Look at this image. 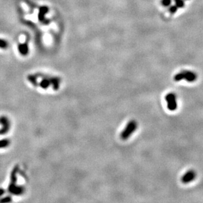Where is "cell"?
I'll return each instance as SVG.
<instances>
[{
    "mask_svg": "<svg viewBox=\"0 0 203 203\" xmlns=\"http://www.w3.org/2000/svg\"><path fill=\"white\" fill-rule=\"evenodd\" d=\"M176 3V5L178 8H183L185 6L184 0H174Z\"/></svg>",
    "mask_w": 203,
    "mask_h": 203,
    "instance_id": "7",
    "label": "cell"
},
{
    "mask_svg": "<svg viewBox=\"0 0 203 203\" xmlns=\"http://www.w3.org/2000/svg\"><path fill=\"white\" fill-rule=\"evenodd\" d=\"M172 0H161V4L164 7H169L171 5Z\"/></svg>",
    "mask_w": 203,
    "mask_h": 203,
    "instance_id": "9",
    "label": "cell"
},
{
    "mask_svg": "<svg viewBox=\"0 0 203 203\" xmlns=\"http://www.w3.org/2000/svg\"><path fill=\"white\" fill-rule=\"evenodd\" d=\"M137 128V122L135 120H132L128 122L127 125L124 129L120 134V138L122 140H126L132 135Z\"/></svg>",
    "mask_w": 203,
    "mask_h": 203,
    "instance_id": "2",
    "label": "cell"
},
{
    "mask_svg": "<svg viewBox=\"0 0 203 203\" xmlns=\"http://www.w3.org/2000/svg\"><path fill=\"white\" fill-rule=\"evenodd\" d=\"M18 49L19 52L24 55L28 54V46L27 43H21V44L19 45Z\"/></svg>",
    "mask_w": 203,
    "mask_h": 203,
    "instance_id": "6",
    "label": "cell"
},
{
    "mask_svg": "<svg viewBox=\"0 0 203 203\" xmlns=\"http://www.w3.org/2000/svg\"><path fill=\"white\" fill-rule=\"evenodd\" d=\"M7 47H8L7 41H6L4 40H2V39H0V48L5 49V48H7Z\"/></svg>",
    "mask_w": 203,
    "mask_h": 203,
    "instance_id": "8",
    "label": "cell"
},
{
    "mask_svg": "<svg viewBox=\"0 0 203 203\" xmlns=\"http://www.w3.org/2000/svg\"><path fill=\"white\" fill-rule=\"evenodd\" d=\"M48 11V8L47 7H41L40 9V11H39L38 19L41 22H43L45 20V15L47 13Z\"/></svg>",
    "mask_w": 203,
    "mask_h": 203,
    "instance_id": "5",
    "label": "cell"
},
{
    "mask_svg": "<svg viewBox=\"0 0 203 203\" xmlns=\"http://www.w3.org/2000/svg\"><path fill=\"white\" fill-rule=\"evenodd\" d=\"M197 79V75L195 73L191 71H183L174 76V80L176 82L181 81L182 80H186L188 82H193Z\"/></svg>",
    "mask_w": 203,
    "mask_h": 203,
    "instance_id": "1",
    "label": "cell"
},
{
    "mask_svg": "<svg viewBox=\"0 0 203 203\" xmlns=\"http://www.w3.org/2000/svg\"><path fill=\"white\" fill-rule=\"evenodd\" d=\"M165 100L167 102V107L168 110L174 111L178 107L177 103V97L175 93H170L165 96Z\"/></svg>",
    "mask_w": 203,
    "mask_h": 203,
    "instance_id": "3",
    "label": "cell"
},
{
    "mask_svg": "<svg viewBox=\"0 0 203 203\" xmlns=\"http://www.w3.org/2000/svg\"><path fill=\"white\" fill-rule=\"evenodd\" d=\"M178 9V7H177L176 5H172V6H170V7L169 11L171 14H174L175 13H176Z\"/></svg>",
    "mask_w": 203,
    "mask_h": 203,
    "instance_id": "10",
    "label": "cell"
},
{
    "mask_svg": "<svg viewBox=\"0 0 203 203\" xmlns=\"http://www.w3.org/2000/svg\"><path fill=\"white\" fill-rule=\"evenodd\" d=\"M196 177V173L195 170H189L182 177L181 181L184 184L191 183L192 181L195 180Z\"/></svg>",
    "mask_w": 203,
    "mask_h": 203,
    "instance_id": "4",
    "label": "cell"
}]
</instances>
